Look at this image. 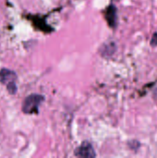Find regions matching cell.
<instances>
[{"label": "cell", "mask_w": 157, "mask_h": 158, "mask_svg": "<svg viewBox=\"0 0 157 158\" xmlns=\"http://www.w3.org/2000/svg\"><path fill=\"white\" fill-rule=\"evenodd\" d=\"M43 96L40 94H31L24 100L22 104V110L26 114H37L39 112V106L43 101Z\"/></svg>", "instance_id": "obj_1"}, {"label": "cell", "mask_w": 157, "mask_h": 158, "mask_svg": "<svg viewBox=\"0 0 157 158\" xmlns=\"http://www.w3.org/2000/svg\"><path fill=\"white\" fill-rule=\"evenodd\" d=\"M17 81V74L10 69H3L0 70V82L6 85L8 92L11 94L17 93V86L15 84Z\"/></svg>", "instance_id": "obj_2"}, {"label": "cell", "mask_w": 157, "mask_h": 158, "mask_svg": "<svg viewBox=\"0 0 157 158\" xmlns=\"http://www.w3.org/2000/svg\"><path fill=\"white\" fill-rule=\"evenodd\" d=\"M75 155L80 157H94L96 156L93 146L89 143H83L77 149Z\"/></svg>", "instance_id": "obj_3"}]
</instances>
